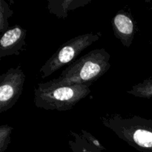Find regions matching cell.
Returning <instances> with one entry per match:
<instances>
[{"instance_id":"6da1fadb","label":"cell","mask_w":152,"mask_h":152,"mask_svg":"<svg viewBox=\"0 0 152 152\" xmlns=\"http://www.w3.org/2000/svg\"><path fill=\"white\" fill-rule=\"evenodd\" d=\"M105 127L120 139L140 152H152V120L137 115L123 117L120 114H107L100 117Z\"/></svg>"},{"instance_id":"7a4b0ae2","label":"cell","mask_w":152,"mask_h":152,"mask_svg":"<svg viewBox=\"0 0 152 152\" xmlns=\"http://www.w3.org/2000/svg\"><path fill=\"white\" fill-rule=\"evenodd\" d=\"M90 93V86L62 84L52 80L38 83L34 89V101L39 108L65 111L72 109Z\"/></svg>"},{"instance_id":"3957f363","label":"cell","mask_w":152,"mask_h":152,"mask_svg":"<svg viewBox=\"0 0 152 152\" xmlns=\"http://www.w3.org/2000/svg\"><path fill=\"white\" fill-rule=\"evenodd\" d=\"M110 58L105 49L92 50L68 65L60 76L53 80L62 84L91 86L109 70Z\"/></svg>"},{"instance_id":"277c9868","label":"cell","mask_w":152,"mask_h":152,"mask_svg":"<svg viewBox=\"0 0 152 152\" xmlns=\"http://www.w3.org/2000/svg\"><path fill=\"white\" fill-rule=\"evenodd\" d=\"M100 37V33L85 34L65 42L40 68L42 78L45 79L65 65L72 63L85 49L99 40Z\"/></svg>"},{"instance_id":"5b68a950","label":"cell","mask_w":152,"mask_h":152,"mask_svg":"<svg viewBox=\"0 0 152 152\" xmlns=\"http://www.w3.org/2000/svg\"><path fill=\"white\" fill-rule=\"evenodd\" d=\"M25 74L21 65L10 68L0 76V113L14 106L25 85Z\"/></svg>"},{"instance_id":"8992f818","label":"cell","mask_w":152,"mask_h":152,"mask_svg":"<svg viewBox=\"0 0 152 152\" xmlns=\"http://www.w3.org/2000/svg\"><path fill=\"white\" fill-rule=\"evenodd\" d=\"M26 30L16 25L2 34L0 39V58L20 54L25 46Z\"/></svg>"},{"instance_id":"52a82bcc","label":"cell","mask_w":152,"mask_h":152,"mask_svg":"<svg viewBox=\"0 0 152 152\" xmlns=\"http://www.w3.org/2000/svg\"><path fill=\"white\" fill-rule=\"evenodd\" d=\"M113 32L123 46L130 48L136 34L137 28L132 15L125 10H120L111 19Z\"/></svg>"},{"instance_id":"ba28073f","label":"cell","mask_w":152,"mask_h":152,"mask_svg":"<svg viewBox=\"0 0 152 152\" xmlns=\"http://www.w3.org/2000/svg\"><path fill=\"white\" fill-rule=\"evenodd\" d=\"M91 1V0H48V10L57 18L66 19L68 12L85 7Z\"/></svg>"},{"instance_id":"9c48e42d","label":"cell","mask_w":152,"mask_h":152,"mask_svg":"<svg viewBox=\"0 0 152 152\" xmlns=\"http://www.w3.org/2000/svg\"><path fill=\"white\" fill-rule=\"evenodd\" d=\"M70 134L72 138L68 140V145L72 152H102L87 142L80 134L71 132Z\"/></svg>"},{"instance_id":"30bf717a","label":"cell","mask_w":152,"mask_h":152,"mask_svg":"<svg viewBox=\"0 0 152 152\" xmlns=\"http://www.w3.org/2000/svg\"><path fill=\"white\" fill-rule=\"evenodd\" d=\"M127 93L136 97L152 98V77L134 85Z\"/></svg>"},{"instance_id":"8fae6325","label":"cell","mask_w":152,"mask_h":152,"mask_svg":"<svg viewBox=\"0 0 152 152\" xmlns=\"http://www.w3.org/2000/svg\"><path fill=\"white\" fill-rule=\"evenodd\" d=\"M13 14V11L10 9L4 0L0 1V32L4 34L9 29L8 19Z\"/></svg>"},{"instance_id":"7c38bea8","label":"cell","mask_w":152,"mask_h":152,"mask_svg":"<svg viewBox=\"0 0 152 152\" xmlns=\"http://www.w3.org/2000/svg\"><path fill=\"white\" fill-rule=\"evenodd\" d=\"M13 128L9 125L4 124L0 126V152H5L10 143L11 134Z\"/></svg>"},{"instance_id":"4fadbf2b","label":"cell","mask_w":152,"mask_h":152,"mask_svg":"<svg viewBox=\"0 0 152 152\" xmlns=\"http://www.w3.org/2000/svg\"><path fill=\"white\" fill-rule=\"evenodd\" d=\"M80 134L82 135V137H83L84 138V139L86 140L87 142H88L89 143H91V145H93L94 146H95V147H96L97 148H99V149L101 150L102 151H105V150H106V148H105V147H104L103 145H102V144L99 142V141L98 140L96 139L95 137H94L91 134L89 133V132H88L87 131L81 130V134Z\"/></svg>"}]
</instances>
